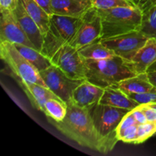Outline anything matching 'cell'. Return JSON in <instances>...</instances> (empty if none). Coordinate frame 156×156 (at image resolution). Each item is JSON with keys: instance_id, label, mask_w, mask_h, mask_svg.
Segmentation results:
<instances>
[{"instance_id": "1", "label": "cell", "mask_w": 156, "mask_h": 156, "mask_svg": "<svg viewBox=\"0 0 156 156\" xmlns=\"http://www.w3.org/2000/svg\"><path fill=\"white\" fill-rule=\"evenodd\" d=\"M47 121L61 133L83 147L100 152L101 146L90 110L75 105L73 101L67 103V113L61 121L47 117Z\"/></svg>"}, {"instance_id": "2", "label": "cell", "mask_w": 156, "mask_h": 156, "mask_svg": "<svg viewBox=\"0 0 156 156\" xmlns=\"http://www.w3.org/2000/svg\"><path fill=\"white\" fill-rule=\"evenodd\" d=\"M86 80L94 85L105 88L117 85L122 80L136 75L130 62L114 55L101 60H87Z\"/></svg>"}, {"instance_id": "3", "label": "cell", "mask_w": 156, "mask_h": 156, "mask_svg": "<svg viewBox=\"0 0 156 156\" xmlns=\"http://www.w3.org/2000/svg\"><path fill=\"white\" fill-rule=\"evenodd\" d=\"M131 111L124 108L98 104L90 109L91 118L100 142V153L111 152L117 142V129L123 117Z\"/></svg>"}, {"instance_id": "4", "label": "cell", "mask_w": 156, "mask_h": 156, "mask_svg": "<svg viewBox=\"0 0 156 156\" xmlns=\"http://www.w3.org/2000/svg\"><path fill=\"white\" fill-rule=\"evenodd\" d=\"M98 10L101 18L102 34L101 39L140 30L143 12L137 6Z\"/></svg>"}, {"instance_id": "5", "label": "cell", "mask_w": 156, "mask_h": 156, "mask_svg": "<svg viewBox=\"0 0 156 156\" xmlns=\"http://www.w3.org/2000/svg\"><path fill=\"white\" fill-rule=\"evenodd\" d=\"M0 56L14 75L26 82L47 87L40 72L21 54L15 44L6 41L0 42Z\"/></svg>"}, {"instance_id": "6", "label": "cell", "mask_w": 156, "mask_h": 156, "mask_svg": "<svg viewBox=\"0 0 156 156\" xmlns=\"http://www.w3.org/2000/svg\"><path fill=\"white\" fill-rule=\"evenodd\" d=\"M53 65L60 69L68 77L76 80L86 79V65L79 50L65 44L52 57Z\"/></svg>"}, {"instance_id": "7", "label": "cell", "mask_w": 156, "mask_h": 156, "mask_svg": "<svg viewBox=\"0 0 156 156\" xmlns=\"http://www.w3.org/2000/svg\"><path fill=\"white\" fill-rule=\"evenodd\" d=\"M47 88L66 103L72 101L73 91L85 80H76L68 77L54 65L40 72Z\"/></svg>"}, {"instance_id": "8", "label": "cell", "mask_w": 156, "mask_h": 156, "mask_svg": "<svg viewBox=\"0 0 156 156\" xmlns=\"http://www.w3.org/2000/svg\"><path fill=\"white\" fill-rule=\"evenodd\" d=\"M149 37L140 30H134L112 37L101 39L102 44L117 56L129 61Z\"/></svg>"}, {"instance_id": "9", "label": "cell", "mask_w": 156, "mask_h": 156, "mask_svg": "<svg viewBox=\"0 0 156 156\" xmlns=\"http://www.w3.org/2000/svg\"><path fill=\"white\" fill-rule=\"evenodd\" d=\"M82 18V24L77 33L69 44L77 50L101 38V18L98 10L91 8Z\"/></svg>"}, {"instance_id": "10", "label": "cell", "mask_w": 156, "mask_h": 156, "mask_svg": "<svg viewBox=\"0 0 156 156\" xmlns=\"http://www.w3.org/2000/svg\"><path fill=\"white\" fill-rule=\"evenodd\" d=\"M0 42L6 41L14 44H22L34 48L18 22L14 12L2 10L0 11Z\"/></svg>"}, {"instance_id": "11", "label": "cell", "mask_w": 156, "mask_h": 156, "mask_svg": "<svg viewBox=\"0 0 156 156\" xmlns=\"http://www.w3.org/2000/svg\"><path fill=\"white\" fill-rule=\"evenodd\" d=\"M82 21V17L75 18L53 14L50 18V26L48 31L63 45L70 44L77 33Z\"/></svg>"}, {"instance_id": "12", "label": "cell", "mask_w": 156, "mask_h": 156, "mask_svg": "<svg viewBox=\"0 0 156 156\" xmlns=\"http://www.w3.org/2000/svg\"><path fill=\"white\" fill-rule=\"evenodd\" d=\"M12 77H13L20 88L25 93L30 104L35 109L44 112L46 102L50 98H58L47 87L43 86L39 84L33 83V82H26L21 79V78L14 75L13 73L12 74Z\"/></svg>"}, {"instance_id": "13", "label": "cell", "mask_w": 156, "mask_h": 156, "mask_svg": "<svg viewBox=\"0 0 156 156\" xmlns=\"http://www.w3.org/2000/svg\"><path fill=\"white\" fill-rule=\"evenodd\" d=\"M104 91L105 88L85 79L73 91L72 101L79 107L90 110L99 104Z\"/></svg>"}, {"instance_id": "14", "label": "cell", "mask_w": 156, "mask_h": 156, "mask_svg": "<svg viewBox=\"0 0 156 156\" xmlns=\"http://www.w3.org/2000/svg\"><path fill=\"white\" fill-rule=\"evenodd\" d=\"M14 13L34 48L41 52L44 44V34L37 23L27 13L21 1L14 10Z\"/></svg>"}, {"instance_id": "15", "label": "cell", "mask_w": 156, "mask_h": 156, "mask_svg": "<svg viewBox=\"0 0 156 156\" xmlns=\"http://www.w3.org/2000/svg\"><path fill=\"white\" fill-rule=\"evenodd\" d=\"M93 8L91 0H51L53 14L81 18Z\"/></svg>"}, {"instance_id": "16", "label": "cell", "mask_w": 156, "mask_h": 156, "mask_svg": "<svg viewBox=\"0 0 156 156\" xmlns=\"http://www.w3.org/2000/svg\"><path fill=\"white\" fill-rule=\"evenodd\" d=\"M156 61V39L149 38L147 42L129 60L136 74L147 73L149 67Z\"/></svg>"}, {"instance_id": "17", "label": "cell", "mask_w": 156, "mask_h": 156, "mask_svg": "<svg viewBox=\"0 0 156 156\" xmlns=\"http://www.w3.org/2000/svg\"><path fill=\"white\" fill-rule=\"evenodd\" d=\"M99 104L119 108H124L133 111L140 105L129 97L117 85H112L105 88V91Z\"/></svg>"}, {"instance_id": "18", "label": "cell", "mask_w": 156, "mask_h": 156, "mask_svg": "<svg viewBox=\"0 0 156 156\" xmlns=\"http://www.w3.org/2000/svg\"><path fill=\"white\" fill-rule=\"evenodd\" d=\"M117 86L126 94L150 92L155 88L149 81L147 73L136 74L132 77L123 79L117 84Z\"/></svg>"}, {"instance_id": "19", "label": "cell", "mask_w": 156, "mask_h": 156, "mask_svg": "<svg viewBox=\"0 0 156 156\" xmlns=\"http://www.w3.org/2000/svg\"><path fill=\"white\" fill-rule=\"evenodd\" d=\"M27 13L37 23L38 27L45 34L50 29L51 15L47 13L34 0H20Z\"/></svg>"}, {"instance_id": "20", "label": "cell", "mask_w": 156, "mask_h": 156, "mask_svg": "<svg viewBox=\"0 0 156 156\" xmlns=\"http://www.w3.org/2000/svg\"><path fill=\"white\" fill-rule=\"evenodd\" d=\"M82 57L87 60H101L114 56V53L102 44L101 39L79 49Z\"/></svg>"}, {"instance_id": "21", "label": "cell", "mask_w": 156, "mask_h": 156, "mask_svg": "<svg viewBox=\"0 0 156 156\" xmlns=\"http://www.w3.org/2000/svg\"><path fill=\"white\" fill-rule=\"evenodd\" d=\"M15 46L21 53V54L25 59H27L39 72L46 69L53 65L51 59L47 58L41 52L38 51L36 49L22 44H15Z\"/></svg>"}, {"instance_id": "22", "label": "cell", "mask_w": 156, "mask_h": 156, "mask_svg": "<svg viewBox=\"0 0 156 156\" xmlns=\"http://www.w3.org/2000/svg\"><path fill=\"white\" fill-rule=\"evenodd\" d=\"M43 113L47 117L53 119L56 121H61L66 115L67 104L59 98H50L46 102Z\"/></svg>"}, {"instance_id": "23", "label": "cell", "mask_w": 156, "mask_h": 156, "mask_svg": "<svg viewBox=\"0 0 156 156\" xmlns=\"http://www.w3.org/2000/svg\"><path fill=\"white\" fill-rule=\"evenodd\" d=\"M140 30L149 38L156 39V5L143 13Z\"/></svg>"}, {"instance_id": "24", "label": "cell", "mask_w": 156, "mask_h": 156, "mask_svg": "<svg viewBox=\"0 0 156 156\" xmlns=\"http://www.w3.org/2000/svg\"><path fill=\"white\" fill-rule=\"evenodd\" d=\"M95 9H109L116 7H136V5L130 0H91Z\"/></svg>"}, {"instance_id": "25", "label": "cell", "mask_w": 156, "mask_h": 156, "mask_svg": "<svg viewBox=\"0 0 156 156\" xmlns=\"http://www.w3.org/2000/svg\"><path fill=\"white\" fill-rule=\"evenodd\" d=\"M138 144L144 143L156 133V123L146 122L143 124H138Z\"/></svg>"}, {"instance_id": "26", "label": "cell", "mask_w": 156, "mask_h": 156, "mask_svg": "<svg viewBox=\"0 0 156 156\" xmlns=\"http://www.w3.org/2000/svg\"><path fill=\"white\" fill-rule=\"evenodd\" d=\"M138 124L133 125L125 129L122 132L117 134V138L119 141H122L126 143L138 144Z\"/></svg>"}, {"instance_id": "27", "label": "cell", "mask_w": 156, "mask_h": 156, "mask_svg": "<svg viewBox=\"0 0 156 156\" xmlns=\"http://www.w3.org/2000/svg\"><path fill=\"white\" fill-rule=\"evenodd\" d=\"M130 98L136 101L140 105L148 103H156V88L155 87L153 91L150 92L141 93V94H136V93H132V94H128Z\"/></svg>"}, {"instance_id": "28", "label": "cell", "mask_w": 156, "mask_h": 156, "mask_svg": "<svg viewBox=\"0 0 156 156\" xmlns=\"http://www.w3.org/2000/svg\"><path fill=\"white\" fill-rule=\"evenodd\" d=\"M140 106L144 112L147 121L156 123V103L143 104Z\"/></svg>"}, {"instance_id": "29", "label": "cell", "mask_w": 156, "mask_h": 156, "mask_svg": "<svg viewBox=\"0 0 156 156\" xmlns=\"http://www.w3.org/2000/svg\"><path fill=\"white\" fill-rule=\"evenodd\" d=\"M135 124H138V123H137L135 117H134L133 114L132 113V111H129L128 114H126V115L123 117L121 121H120V124H119L117 129V134H118L119 133L122 132L123 130H124L125 129L128 128L129 126H133V125Z\"/></svg>"}, {"instance_id": "30", "label": "cell", "mask_w": 156, "mask_h": 156, "mask_svg": "<svg viewBox=\"0 0 156 156\" xmlns=\"http://www.w3.org/2000/svg\"><path fill=\"white\" fill-rule=\"evenodd\" d=\"M20 0H0V11L9 10L14 12Z\"/></svg>"}, {"instance_id": "31", "label": "cell", "mask_w": 156, "mask_h": 156, "mask_svg": "<svg viewBox=\"0 0 156 156\" xmlns=\"http://www.w3.org/2000/svg\"><path fill=\"white\" fill-rule=\"evenodd\" d=\"M132 113L133 114L136 122L138 123V124H143V123L148 122L146 115H145L144 112H143V110L141 109L140 105H139L137 108H136L135 109L133 110Z\"/></svg>"}, {"instance_id": "32", "label": "cell", "mask_w": 156, "mask_h": 156, "mask_svg": "<svg viewBox=\"0 0 156 156\" xmlns=\"http://www.w3.org/2000/svg\"><path fill=\"white\" fill-rule=\"evenodd\" d=\"M155 5H156V0H138L136 2V6L143 12V13Z\"/></svg>"}, {"instance_id": "33", "label": "cell", "mask_w": 156, "mask_h": 156, "mask_svg": "<svg viewBox=\"0 0 156 156\" xmlns=\"http://www.w3.org/2000/svg\"><path fill=\"white\" fill-rule=\"evenodd\" d=\"M36 1L47 13L50 15H53L51 9V0H34Z\"/></svg>"}, {"instance_id": "34", "label": "cell", "mask_w": 156, "mask_h": 156, "mask_svg": "<svg viewBox=\"0 0 156 156\" xmlns=\"http://www.w3.org/2000/svg\"><path fill=\"white\" fill-rule=\"evenodd\" d=\"M147 74L150 82L156 88V71L149 72V73H147Z\"/></svg>"}, {"instance_id": "35", "label": "cell", "mask_w": 156, "mask_h": 156, "mask_svg": "<svg viewBox=\"0 0 156 156\" xmlns=\"http://www.w3.org/2000/svg\"><path fill=\"white\" fill-rule=\"evenodd\" d=\"M153 71H156V61L149 68V69L147 70V73H149V72H153Z\"/></svg>"}, {"instance_id": "36", "label": "cell", "mask_w": 156, "mask_h": 156, "mask_svg": "<svg viewBox=\"0 0 156 156\" xmlns=\"http://www.w3.org/2000/svg\"><path fill=\"white\" fill-rule=\"evenodd\" d=\"M130 1H132L133 2V3H135V4L136 5V2H137V1H138V0H130Z\"/></svg>"}]
</instances>
